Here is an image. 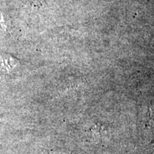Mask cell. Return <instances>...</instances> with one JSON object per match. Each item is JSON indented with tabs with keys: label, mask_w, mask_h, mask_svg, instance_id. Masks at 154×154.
Returning <instances> with one entry per match:
<instances>
[{
	"label": "cell",
	"mask_w": 154,
	"mask_h": 154,
	"mask_svg": "<svg viewBox=\"0 0 154 154\" xmlns=\"http://www.w3.org/2000/svg\"><path fill=\"white\" fill-rule=\"evenodd\" d=\"M152 148H153V149L154 150V143H153V145H152Z\"/></svg>",
	"instance_id": "6da1fadb"
}]
</instances>
